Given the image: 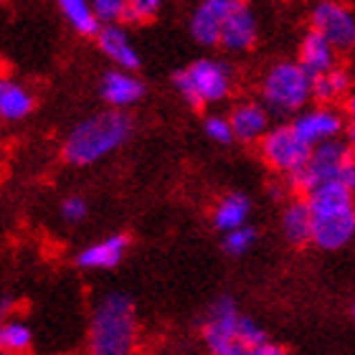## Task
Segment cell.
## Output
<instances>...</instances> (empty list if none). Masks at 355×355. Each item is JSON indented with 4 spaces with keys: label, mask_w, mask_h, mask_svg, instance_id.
Here are the masks:
<instances>
[{
    "label": "cell",
    "mask_w": 355,
    "mask_h": 355,
    "mask_svg": "<svg viewBox=\"0 0 355 355\" xmlns=\"http://www.w3.org/2000/svg\"><path fill=\"white\" fill-rule=\"evenodd\" d=\"M304 196L312 214V241L325 252L345 249L355 234L353 188L340 180H325Z\"/></svg>",
    "instance_id": "obj_1"
},
{
    "label": "cell",
    "mask_w": 355,
    "mask_h": 355,
    "mask_svg": "<svg viewBox=\"0 0 355 355\" xmlns=\"http://www.w3.org/2000/svg\"><path fill=\"white\" fill-rule=\"evenodd\" d=\"M132 135V119L125 112H102L84 119L67 137L64 157L71 165H92L122 148Z\"/></svg>",
    "instance_id": "obj_2"
},
{
    "label": "cell",
    "mask_w": 355,
    "mask_h": 355,
    "mask_svg": "<svg viewBox=\"0 0 355 355\" xmlns=\"http://www.w3.org/2000/svg\"><path fill=\"white\" fill-rule=\"evenodd\" d=\"M137 340L135 304L125 295H107L92 318L89 345L96 355H127Z\"/></svg>",
    "instance_id": "obj_3"
},
{
    "label": "cell",
    "mask_w": 355,
    "mask_h": 355,
    "mask_svg": "<svg viewBox=\"0 0 355 355\" xmlns=\"http://www.w3.org/2000/svg\"><path fill=\"white\" fill-rule=\"evenodd\" d=\"M287 178L297 193H310L315 185L325 183V180H340L348 188H355V165L350 148L338 137L318 142V145H312L302 168H297Z\"/></svg>",
    "instance_id": "obj_4"
},
{
    "label": "cell",
    "mask_w": 355,
    "mask_h": 355,
    "mask_svg": "<svg viewBox=\"0 0 355 355\" xmlns=\"http://www.w3.org/2000/svg\"><path fill=\"white\" fill-rule=\"evenodd\" d=\"M261 99L277 114H295L312 99V76L300 64L279 61L261 79Z\"/></svg>",
    "instance_id": "obj_5"
},
{
    "label": "cell",
    "mask_w": 355,
    "mask_h": 355,
    "mask_svg": "<svg viewBox=\"0 0 355 355\" xmlns=\"http://www.w3.org/2000/svg\"><path fill=\"white\" fill-rule=\"evenodd\" d=\"M175 87L185 102L193 110H200L203 104L221 102L231 92V71L214 59H200L185 71L175 74Z\"/></svg>",
    "instance_id": "obj_6"
},
{
    "label": "cell",
    "mask_w": 355,
    "mask_h": 355,
    "mask_svg": "<svg viewBox=\"0 0 355 355\" xmlns=\"http://www.w3.org/2000/svg\"><path fill=\"white\" fill-rule=\"evenodd\" d=\"M241 327V312L234 300H218L208 312V320L203 322V340L208 350L216 355H246V348L239 338Z\"/></svg>",
    "instance_id": "obj_7"
},
{
    "label": "cell",
    "mask_w": 355,
    "mask_h": 355,
    "mask_svg": "<svg viewBox=\"0 0 355 355\" xmlns=\"http://www.w3.org/2000/svg\"><path fill=\"white\" fill-rule=\"evenodd\" d=\"M259 140H261V155H264L266 165L274 168L277 173H282V175H289V173H295L297 168H302L312 150V145H307V142L295 132L292 125L266 130Z\"/></svg>",
    "instance_id": "obj_8"
},
{
    "label": "cell",
    "mask_w": 355,
    "mask_h": 355,
    "mask_svg": "<svg viewBox=\"0 0 355 355\" xmlns=\"http://www.w3.org/2000/svg\"><path fill=\"white\" fill-rule=\"evenodd\" d=\"M312 31L325 36L335 46V51H348L355 44V18L350 8L335 0H322L312 10Z\"/></svg>",
    "instance_id": "obj_9"
},
{
    "label": "cell",
    "mask_w": 355,
    "mask_h": 355,
    "mask_svg": "<svg viewBox=\"0 0 355 355\" xmlns=\"http://www.w3.org/2000/svg\"><path fill=\"white\" fill-rule=\"evenodd\" d=\"M244 0H200L191 18V33L200 46H216L223 21L236 10Z\"/></svg>",
    "instance_id": "obj_10"
},
{
    "label": "cell",
    "mask_w": 355,
    "mask_h": 355,
    "mask_svg": "<svg viewBox=\"0 0 355 355\" xmlns=\"http://www.w3.org/2000/svg\"><path fill=\"white\" fill-rule=\"evenodd\" d=\"M295 132L302 137L307 145H318V142L335 140L338 135L343 132L345 127V119H343L340 112H335L333 107H318V110H310L300 114V117L292 122Z\"/></svg>",
    "instance_id": "obj_11"
},
{
    "label": "cell",
    "mask_w": 355,
    "mask_h": 355,
    "mask_svg": "<svg viewBox=\"0 0 355 355\" xmlns=\"http://www.w3.org/2000/svg\"><path fill=\"white\" fill-rule=\"evenodd\" d=\"M257 18L254 13L246 8V3L231 10V15L223 21L221 33H218V44L229 51H249L254 44H257Z\"/></svg>",
    "instance_id": "obj_12"
},
{
    "label": "cell",
    "mask_w": 355,
    "mask_h": 355,
    "mask_svg": "<svg viewBox=\"0 0 355 355\" xmlns=\"http://www.w3.org/2000/svg\"><path fill=\"white\" fill-rule=\"evenodd\" d=\"M96 41H99V49L102 53L107 56L110 61H114L117 67L127 69V71H135V69L140 67V56L135 51L132 41L127 36L125 31L114 26V23H104L96 28Z\"/></svg>",
    "instance_id": "obj_13"
},
{
    "label": "cell",
    "mask_w": 355,
    "mask_h": 355,
    "mask_svg": "<svg viewBox=\"0 0 355 355\" xmlns=\"http://www.w3.org/2000/svg\"><path fill=\"white\" fill-rule=\"evenodd\" d=\"M234 140L254 142L269 130V110L259 102H241L229 117Z\"/></svg>",
    "instance_id": "obj_14"
},
{
    "label": "cell",
    "mask_w": 355,
    "mask_h": 355,
    "mask_svg": "<svg viewBox=\"0 0 355 355\" xmlns=\"http://www.w3.org/2000/svg\"><path fill=\"white\" fill-rule=\"evenodd\" d=\"M297 64H300L310 76H318L338 64V51H335V46L330 44L325 36H320L318 31H310V33L302 38L300 61H297Z\"/></svg>",
    "instance_id": "obj_15"
},
{
    "label": "cell",
    "mask_w": 355,
    "mask_h": 355,
    "mask_svg": "<svg viewBox=\"0 0 355 355\" xmlns=\"http://www.w3.org/2000/svg\"><path fill=\"white\" fill-rule=\"evenodd\" d=\"M127 244H130V239L122 236V234L102 239V241L92 244L89 249H84L76 257V264L82 266V269H112V266H117L122 261V257L127 252Z\"/></svg>",
    "instance_id": "obj_16"
},
{
    "label": "cell",
    "mask_w": 355,
    "mask_h": 355,
    "mask_svg": "<svg viewBox=\"0 0 355 355\" xmlns=\"http://www.w3.org/2000/svg\"><path fill=\"white\" fill-rule=\"evenodd\" d=\"M102 96L112 107H130L142 96V82L127 69L107 71L102 76Z\"/></svg>",
    "instance_id": "obj_17"
},
{
    "label": "cell",
    "mask_w": 355,
    "mask_h": 355,
    "mask_svg": "<svg viewBox=\"0 0 355 355\" xmlns=\"http://www.w3.org/2000/svg\"><path fill=\"white\" fill-rule=\"evenodd\" d=\"M282 231L292 246H304L312 241V214L307 208V200H297L287 206L282 216Z\"/></svg>",
    "instance_id": "obj_18"
},
{
    "label": "cell",
    "mask_w": 355,
    "mask_h": 355,
    "mask_svg": "<svg viewBox=\"0 0 355 355\" xmlns=\"http://www.w3.org/2000/svg\"><path fill=\"white\" fill-rule=\"evenodd\" d=\"M33 112V96L23 84L13 79H0V117L23 119Z\"/></svg>",
    "instance_id": "obj_19"
},
{
    "label": "cell",
    "mask_w": 355,
    "mask_h": 355,
    "mask_svg": "<svg viewBox=\"0 0 355 355\" xmlns=\"http://www.w3.org/2000/svg\"><path fill=\"white\" fill-rule=\"evenodd\" d=\"M249 214H252V200L241 193H229L214 208V223L216 229L221 231L236 229V226L249 221Z\"/></svg>",
    "instance_id": "obj_20"
},
{
    "label": "cell",
    "mask_w": 355,
    "mask_h": 355,
    "mask_svg": "<svg viewBox=\"0 0 355 355\" xmlns=\"http://www.w3.org/2000/svg\"><path fill=\"white\" fill-rule=\"evenodd\" d=\"M350 87V74L345 69H340L335 64L333 69H327L322 74L312 76V96L318 99L320 104H330L335 99L348 94Z\"/></svg>",
    "instance_id": "obj_21"
},
{
    "label": "cell",
    "mask_w": 355,
    "mask_h": 355,
    "mask_svg": "<svg viewBox=\"0 0 355 355\" xmlns=\"http://www.w3.org/2000/svg\"><path fill=\"white\" fill-rule=\"evenodd\" d=\"M59 8L79 33H84V36H94L96 33L99 21H96L89 0H59Z\"/></svg>",
    "instance_id": "obj_22"
},
{
    "label": "cell",
    "mask_w": 355,
    "mask_h": 355,
    "mask_svg": "<svg viewBox=\"0 0 355 355\" xmlns=\"http://www.w3.org/2000/svg\"><path fill=\"white\" fill-rule=\"evenodd\" d=\"M223 234H226L223 236V252L231 254V257L246 254L254 246V241H257V229H252L249 223H241V226L223 231Z\"/></svg>",
    "instance_id": "obj_23"
},
{
    "label": "cell",
    "mask_w": 355,
    "mask_h": 355,
    "mask_svg": "<svg viewBox=\"0 0 355 355\" xmlns=\"http://www.w3.org/2000/svg\"><path fill=\"white\" fill-rule=\"evenodd\" d=\"M0 338H3V350H10V353H26L31 348V330L23 322L0 325Z\"/></svg>",
    "instance_id": "obj_24"
},
{
    "label": "cell",
    "mask_w": 355,
    "mask_h": 355,
    "mask_svg": "<svg viewBox=\"0 0 355 355\" xmlns=\"http://www.w3.org/2000/svg\"><path fill=\"white\" fill-rule=\"evenodd\" d=\"M163 8V0H125L122 21L127 23H145L153 21Z\"/></svg>",
    "instance_id": "obj_25"
},
{
    "label": "cell",
    "mask_w": 355,
    "mask_h": 355,
    "mask_svg": "<svg viewBox=\"0 0 355 355\" xmlns=\"http://www.w3.org/2000/svg\"><path fill=\"white\" fill-rule=\"evenodd\" d=\"M99 23H117L125 13V0H89Z\"/></svg>",
    "instance_id": "obj_26"
},
{
    "label": "cell",
    "mask_w": 355,
    "mask_h": 355,
    "mask_svg": "<svg viewBox=\"0 0 355 355\" xmlns=\"http://www.w3.org/2000/svg\"><path fill=\"white\" fill-rule=\"evenodd\" d=\"M203 132H206V137H211L214 142H218V145H229V142L234 140V132H231L229 119L218 117V114H214V117H206V122H203Z\"/></svg>",
    "instance_id": "obj_27"
},
{
    "label": "cell",
    "mask_w": 355,
    "mask_h": 355,
    "mask_svg": "<svg viewBox=\"0 0 355 355\" xmlns=\"http://www.w3.org/2000/svg\"><path fill=\"white\" fill-rule=\"evenodd\" d=\"M61 214H64V218L71 223L82 221L84 216H87V200L79 198V196H71V198H67L64 203H61Z\"/></svg>",
    "instance_id": "obj_28"
},
{
    "label": "cell",
    "mask_w": 355,
    "mask_h": 355,
    "mask_svg": "<svg viewBox=\"0 0 355 355\" xmlns=\"http://www.w3.org/2000/svg\"><path fill=\"white\" fill-rule=\"evenodd\" d=\"M284 353V348L282 345H274V343L264 340L261 345H257V348L252 350V355H282Z\"/></svg>",
    "instance_id": "obj_29"
},
{
    "label": "cell",
    "mask_w": 355,
    "mask_h": 355,
    "mask_svg": "<svg viewBox=\"0 0 355 355\" xmlns=\"http://www.w3.org/2000/svg\"><path fill=\"white\" fill-rule=\"evenodd\" d=\"M0 353H3V338H0Z\"/></svg>",
    "instance_id": "obj_30"
}]
</instances>
